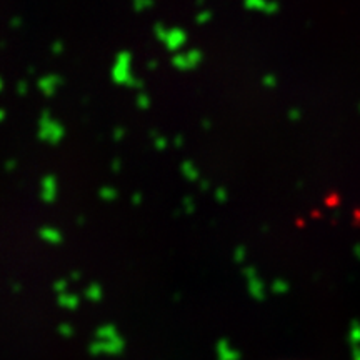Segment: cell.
Wrapping results in <instances>:
<instances>
[{
  "label": "cell",
  "mask_w": 360,
  "mask_h": 360,
  "mask_svg": "<svg viewBox=\"0 0 360 360\" xmlns=\"http://www.w3.org/2000/svg\"><path fill=\"white\" fill-rule=\"evenodd\" d=\"M19 92H20V94H24V92H25V84H24V82H20V84H19Z\"/></svg>",
  "instance_id": "cell-1"
},
{
  "label": "cell",
  "mask_w": 360,
  "mask_h": 360,
  "mask_svg": "<svg viewBox=\"0 0 360 360\" xmlns=\"http://www.w3.org/2000/svg\"><path fill=\"white\" fill-rule=\"evenodd\" d=\"M12 167H15V162H14V160H9V162H7V168H12Z\"/></svg>",
  "instance_id": "cell-2"
},
{
  "label": "cell",
  "mask_w": 360,
  "mask_h": 360,
  "mask_svg": "<svg viewBox=\"0 0 360 360\" xmlns=\"http://www.w3.org/2000/svg\"><path fill=\"white\" fill-rule=\"evenodd\" d=\"M5 117V112L2 110V108H0V122H2V118Z\"/></svg>",
  "instance_id": "cell-3"
},
{
  "label": "cell",
  "mask_w": 360,
  "mask_h": 360,
  "mask_svg": "<svg viewBox=\"0 0 360 360\" xmlns=\"http://www.w3.org/2000/svg\"><path fill=\"white\" fill-rule=\"evenodd\" d=\"M2 87H4V82H2V79H0V90H2Z\"/></svg>",
  "instance_id": "cell-4"
}]
</instances>
